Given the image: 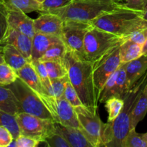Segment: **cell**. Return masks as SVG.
Wrapping results in <instances>:
<instances>
[{
  "label": "cell",
  "instance_id": "cell-1",
  "mask_svg": "<svg viewBox=\"0 0 147 147\" xmlns=\"http://www.w3.org/2000/svg\"><path fill=\"white\" fill-rule=\"evenodd\" d=\"M69 82L76 90L83 106L98 110L99 95L93 78V65L67 49L64 58Z\"/></svg>",
  "mask_w": 147,
  "mask_h": 147
},
{
  "label": "cell",
  "instance_id": "cell-2",
  "mask_svg": "<svg viewBox=\"0 0 147 147\" xmlns=\"http://www.w3.org/2000/svg\"><path fill=\"white\" fill-rule=\"evenodd\" d=\"M147 83V71L129 89L123 98L124 106L112 121L103 123L102 146L122 147V143L131 129V114L135 102Z\"/></svg>",
  "mask_w": 147,
  "mask_h": 147
},
{
  "label": "cell",
  "instance_id": "cell-3",
  "mask_svg": "<svg viewBox=\"0 0 147 147\" xmlns=\"http://www.w3.org/2000/svg\"><path fill=\"white\" fill-rule=\"evenodd\" d=\"M91 24L94 27L126 39L147 27V21L143 18L142 11L127 8L123 5L102 14Z\"/></svg>",
  "mask_w": 147,
  "mask_h": 147
},
{
  "label": "cell",
  "instance_id": "cell-4",
  "mask_svg": "<svg viewBox=\"0 0 147 147\" xmlns=\"http://www.w3.org/2000/svg\"><path fill=\"white\" fill-rule=\"evenodd\" d=\"M121 3L115 0H74L69 5L48 12L62 20H72L92 22L102 14L120 8Z\"/></svg>",
  "mask_w": 147,
  "mask_h": 147
},
{
  "label": "cell",
  "instance_id": "cell-5",
  "mask_svg": "<svg viewBox=\"0 0 147 147\" xmlns=\"http://www.w3.org/2000/svg\"><path fill=\"white\" fill-rule=\"evenodd\" d=\"M126 40L92 25L84 40L82 58L94 65Z\"/></svg>",
  "mask_w": 147,
  "mask_h": 147
},
{
  "label": "cell",
  "instance_id": "cell-6",
  "mask_svg": "<svg viewBox=\"0 0 147 147\" xmlns=\"http://www.w3.org/2000/svg\"><path fill=\"white\" fill-rule=\"evenodd\" d=\"M6 86L14 93L18 103L20 113L24 112L42 119L54 121L53 114L40 96L20 78H17L14 83Z\"/></svg>",
  "mask_w": 147,
  "mask_h": 147
},
{
  "label": "cell",
  "instance_id": "cell-7",
  "mask_svg": "<svg viewBox=\"0 0 147 147\" xmlns=\"http://www.w3.org/2000/svg\"><path fill=\"white\" fill-rule=\"evenodd\" d=\"M15 118L20 134L33 138L40 143L56 131L55 121L52 119H42L24 112L16 114Z\"/></svg>",
  "mask_w": 147,
  "mask_h": 147
},
{
  "label": "cell",
  "instance_id": "cell-8",
  "mask_svg": "<svg viewBox=\"0 0 147 147\" xmlns=\"http://www.w3.org/2000/svg\"><path fill=\"white\" fill-rule=\"evenodd\" d=\"M75 108L79 130L93 147L102 146L103 122L99 118L98 111H92L83 105Z\"/></svg>",
  "mask_w": 147,
  "mask_h": 147
},
{
  "label": "cell",
  "instance_id": "cell-9",
  "mask_svg": "<svg viewBox=\"0 0 147 147\" xmlns=\"http://www.w3.org/2000/svg\"><path fill=\"white\" fill-rule=\"evenodd\" d=\"M92 24L78 20H63L61 39L69 50L82 57V49L85 35Z\"/></svg>",
  "mask_w": 147,
  "mask_h": 147
},
{
  "label": "cell",
  "instance_id": "cell-10",
  "mask_svg": "<svg viewBox=\"0 0 147 147\" xmlns=\"http://www.w3.org/2000/svg\"><path fill=\"white\" fill-rule=\"evenodd\" d=\"M119 47L113 49L93 65V78L95 87L99 95L105 82L121 65Z\"/></svg>",
  "mask_w": 147,
  "mask_h": 147
},
{
  "label": "cell",
  "instance_id": "cell-11",
  "mask_svg": "<svg viewBox=\"0 0 147 147\" xmlns=\"http://www.w3.org/2000/svg\"><path fill=\"white\" fill-rule=\"evenodd\" d=\"M17 74L23 82L26 83L32 90H34L40 98L43 100L48 109L53 114L55 121V101L56 99L50 97L46 90L43 85L42 84L35 70L32 65L31 63L29 62L24 65L22 68L17 70Z\"/></svg>",
  "mask_w": 147,
  "mask_h": 147
},
{
  "label": "cell",
  "instance_id": "cell-12",
  "mask_svg": "<svg viewBox=\"0 0 147 147\" xmlns=\"http://www.w3.org/2000/svg\"><path fill=\"white\" fill-rule=\"evenodd\" d=\"M33 21L35 33L59 36L61 37L63 20L60 17L50 12L40 13Z\"/></svg>",
  "mask_w": 147,
  "mask_h": 147
},
{
  "label": "cell",
  "instance_id": "cell-13",
  "mask_svg": "<svg viewBox=\"0 0 147 147\" xmlns=\"http://www.w3.org/2000/svg\"><path fill=\"white\" fill-rule=\"evenodd\" d=\"M55 122L64 126L79 129L75 108L66 100L64 96L56 99L55 102Z\"/></svg>",
  "mask_w": 147,
  "mask_h": 147
},
{
  "label": "cell",
  "instance_id": "cell-14",
  "mask_svg": "<svg viewBox=\"0 0 147 147\" xmlns=\"http://www.w3.org/2000/svg\"><path fill=\"white\" fill-rule=\"evenodd\" d=\"M8 7V22L10 27L26 34L33 39L35 34L33 21L27 14L20 10Z\"/></svg>",
  "mask_w": 147,
  "mask_h": 147
},
{
  "label": "cell",
  "instance_id": "cell-15",
  "mask_svg": "<svg viewBox=\"0 0 147 147\" xmlns=\"http://www.w3.org/2000/svg\"><path fill=\"white\" fill-rule=\"evenodd\" d=\"M6 43L14 46L29 62L31 61L33 39L10 27L4 44Z\"/></svg>",
  "mask_w": 147,
  "mask_h": 147
},
{
  "label": "cell",
  "instance_id": "cell-16",
  "mask_svg": "<svg viewBox=\"0 0 147 147\" xmlns=\"http://www.w3.org/2000/svg\"><path fill=\"white\" fill-rule=\"evenodd\" d=\"M61 42L63 40L59 36L36 32L33 37L31 61L39 60L50 47Z\"/></svg>",
  "mask_w": 147,
  "mask_h": 147
},
{
  "label": "cell",
  "instance_id": "cell-17",
  "mask_svg": "<svg viewBox=\"0 0 147 147\" xmlns=\"http://www.w3.org/2000/svg\"><path fill=\"white\" fill-rule=\"evenodd\" d=\"M123 65L126 73L128 89H131L147 71V53L142 54L138 58Z\"/></svg>",
  "mask_w": 147,
  "mask_h": 147
},
{
  "label": "cell",
  "instance_id": "cell-18",
  "mask_svg": "<svg viewBox=\"0 0 147 147\" xmlns=\"http://www.w3.org/2000/svg\"><path fill=\"white\" fill-rule=\"evenodd\" d=\"M56 131L61 135L70 147H93L79 129L55 122Z\"/></svg>",
  "mask_w": 147,
  "mask_h": 147
},
{
  "label": "cell",
  "instance_id": "cell-19",
  "mask_svg": "<svg viewBox=\"0 0 147 147\" xmlns=\"http://www.w3.org/2000/svg\"><path fill=\"white\" fill-rule=\"evenodd\" d=\"M4 63L8 64L16 71L29 63L24 56L12 45L6 43L3 45L2 50Z\"/></svg>",
  "mask_w": 147,
  "mask_h": 147
},
{
  "label": "cell",
  "instance_id": "cell-20",
  "mask_svg": "<svg viewBox=\"0 0 147 147\" xmlns=\"http://www.w3.org/2000/svg\"><path fill=\"white\" fill-rule=\"evenodd\" d=\"M147 113V83L135 102L131 114V129H135Z\"/></svg>",
  "mask_w": 147,
  "mask_h": 147
},
{
  "label": "cell",
  "instance_id": "cell-21",
  "mask_svg": "<svg viewBox=\"0 0 147 147\" xmlns=\"http://www.w3.org/2000/svg\"><path fill=\"white\" fill-rule=\"evenodd\" d=\"M142 55V45L129 39L123 42L120 45L119 55L121 64L131 62Z\"/></svg>",
  "mask_w": 147,
  "mask_h": 147
},
{
  "label": "cell",
  "instance_id": "cell-22",
  "mask_svg": "<svg viewBox=\"0 0 147 147\" xmlns=\"http://www.w3.org/2000/svg\"><path fill=\"white\" fill-rule=\"evenodd\" d=\"M0 109L14 116L20 113L14 93L8 87L1 85H0Z\"/></svg>",
  "mask_w": 147,
  "mask_h": 147
},
{
  "label": "cell",
  "instance_id": "cell-23",
  "mask_svg": "<svg viewBox=\"0 0 147 147\" xmlns=\"http://www.w3.org/2000/svg\"><path fill=\"white\" fill-rule=\"evenodd\" d=\"M128 90L129 89H128V83H127L126 73H125L124 65L122 64L118 69L116 80H115V85L111 92L110 98L117 97L123 99Z\"/></svg>",
  "mask_w": 147,
  "mask_h": 147
},
{
  "label": "cell",
  "instance_id": "cell-24",
  "mask_svg": "<svg viewBox=\"0 0 147 147\" xmlns=\"http://www.w3.org/2000/svg\"><path fill=\"white\" fill-rule=\"evenodd\" d=\"M9 7L20 10L23 12L30 13L33 11L40 12V3L36 0H4Z\"/></svg>",
  "mask_w": 147,
  "mask_h": 147
},
{
  "label": "cell",
  "instance_id": "cell-25",
  "mask_svg": "<svg viewBox=\"0 0 147 147\" xmlns=\"http://www.w3.org/2000/svg\"><path fill=\"white\" fill-rule=\"evenodd\" d=\"M50 80L67 76L68 71L64 60H52L43 62Z\"/></svg>",
  "mask_w": 147,
  "mask_h": 147
},
{
  "label": "cell",
  "instance_id": "cell-26",
  "mask_svg": "<svg viewBox=\"0 0 147 147\" xmlns=\"http://www.w3.org/2000/svg\"><path fill=\"white\" fill-rule=\"evenodd\" d=\"M66 51H67V47H66L63 42H61L50 47L39 59V60L42 62L64 60Z\"/></svg>",
  "mask_w": 147,
  "mask_h": 147
},
{
  "label": "cell",
  "instance_id": "cell-27",
  "mask_svg": "<svg viewBox=\"0 0 147 147\" xmlns=\"http://www.w3.org/2000/svg\"><path fill=\"white\" fill-rule=\"evenodd\" d=\"M0 126L7 128L12 134L13 139H16L20 135V129L14 115L0 109Z\"/></svg>",
  "mask_w": 147,
  "mask_h": 147
},
{
  "label": "cell",
  "instance_id": "cell-28",
  "mask_svg": "<svg viewBox=\"0 0 147 147\" xmlns=\"http://www.w3.org/2000/svg\"><path fill=\"white\" fill-rule=\"evenodd\" d=\"M122 147H147L144 134L136 132L135 129H131L122 142Z\"/></svg>",
  "mask_w": 147,
  "mask_h": 147
},
{
  "label": "cell",
  "instance_id": "cell-29",
  "mask_svg": "<svg viewBox=\"0 0 147 147\" xmlns=\"http://www.w3.org/2000/svg\"><path fill=\"white\" fill-rule=\"evenodd\" d=\"M105 109L108 113V121L110 122L115 120L124 106L123 99L117 97H112L105 102Z\"/></svg>",
  "mask_w": 147,
  "mask_h": 147
},
{
  "label": "cell",
  "instance_id": "cell-30",
  "mask_svg": "<svg viewBox=\"0 0 147 147\" xmlns=\"http://www.w3.org/2000/svg\"><path fill=\"white\" fill-rule=\"evenodd\" d=\"M8 7L4 0L0 1V45L4 44L8 32Z\"/></svg>",
  "mask_w": 147,
  "mask_h": 147
},
{
  "label": "cell",
  "instance_id": "cell-31",
  "mask_svg": "<svg viewBox=\"0 0 147 147\" xmlns=\"http://www.w3.org/2000/svg\"><path fill=\"white\" fill-rule=\"evenodd\" d=\"M69 80L67 76L62 77L61 78L54 79L50 80V87L48 90V94L51 98L57 99L63 96L66 84Z\"/></svg>",
  "mask_w": 147,
  "mask_h": 147
},
{
  "label": "cell",
  "instance_id": "cell-32",
  "mask_svg": "<svg viewBox=\"0 0 147 147\" xmlns=\"http://www.w3.org/2000/svg\"><path fill=\"white\" fill-rule=\"evenodd\" d=\"M18 78L15 70L6 63L0 64V85L8 86L12 84Z\"/></svg>",
  "mask_w": 147,
  "mask_h": 147
},
{
  "label": "cell",
  "instance_id": "cell-33",
  "mask_svg": "<svg viewBox=\"0 0 147 147\" xmlns=\"http://www.w3.org/2000/svg\"><path fill=\"white\" fill-rule=\"evenodd\" d=\"M30 63H31L32 65L33 66V67L35 70L42 84L43 85V86L45 87L46 90H47V92H48L51 82H50V79L49 78L48 73L47 70H46L44 63L39 60H32V61H30Z\"/></svg>",
  "mask_w": 147,
  "mask_h": 147
},
{
  "label": "cell",
  "instance_id": "cell-34",
  "mask_svg": "<svg viewBox=\"0 0 147 147\" xmlns=\"http://www.w3.org/2000/svg\"><path fill=\"white\" fill-rule=\"evenodd\" d=\"M74 0H44L40 4V11L39 13L48 12L69 5Z\"/></svg>",
  "mask_w": 147,
  "mask_h": 147
},
{
  "label": "cell",
  "instance_id": "cell-35",
  "mask_svg": "<svg viewBox=\"0 0 147 147\" xmlns=\"http://www.w3.org/2000/svg\"><path fill=\"white\" fill-rule=\"evenodd\" d=\"M63 96H64L65 98H66V100L74 106V107H76V106L82 105V101H81L80 98H79L76 90H75L74 88L73 87V86L71 84L69 80L66 84Z\"/></svg>",
  "mask_w": 147,
  "mask_h": 147
},
{
  "label": "cell",
  "instance_id": "cell-36",
  "mask_svg": "<svg viewBox=\"0 0 147 147\" xmlns=\"http://www.w3.org/2000/svg\"><path fill=\"white\" fill-rule=\"evenodd\" d=\"M43 142L49 147H70L64 138L56 131L48 136Z\"/></svg>",
  "mask_w": 147,
  "mask_h": 147
},
{
  "label": "cell",
  "instance_id": "cell-37",
  "mask_svg": "<svg viewBox=\"0 0 147 147\" xmlns=\"http://www.w3.org/2000/svg\"><path fill=\"white\" fill-rule=\"evenodd\" d=\"M17 147H36L40 143L36 139L20 134L16 139Z\"/></svg>",
  "mask_w": 147,
  "mask_h": 147
},
{
  "label": "cell",
  "instance_id": "cell-38",
  "mask_svg": "<svg viewBox=\"0 0 147 147\" xmlns=\"http://www.w3.org/2000/svg\"><path fill=\"white\" fill-rule=\"evenodd\" d=\"M13 139L11 132L4 126H0V147H8Z\"/></svg>",
  "mask_w": 147,
  "mask_h": 147
},
{
  "label": "cell",
  "instance_id": "cell-39",
  "mask_svg": "<svg viewBox=\"0 0 147 147\" xmlns=\"http://www.w3.org/2000/svg\"><path fill=\"white\" fill-rule=\"evenodd\" d=\"M147 38V27L142 29V30H139L137 32L134 33L132 35L128 37L129 40H131V41L135 42L138 43V44L141 45H143V44L144 43L145 40Z\"/></svg>",
  "mask_w": 147,
  "mask_h": 147
},
{
  "label": "cell",
  "instance_id": "cell-40",
  "mask_svg": "<svg viewBox=\"0 0 147 147\" xmlns=\"http://www.w3.org/2000/svg\"><path fill=\"white\" fill-rule=\"evenodd\" d=\"M122 5L127 8L142 11L143 9V0H124Z\"/></svg>",
  "mask_w": 147,
  "mask_h": 147
},
{
  "label": "cell",
  "instance_id": "cell-41",
  "mask_svg": "<svg viewBox=\"0 0 147 147\" xmlns=\"http://www.w3.org/2000/svg\"><path fill=\"white\" fill-rule=\"evenodd\" d=\"M142 17L147 21V0H143Z\"/></svg>",
  "mask_w": 147,
  "mask_h": 147
},
{
  "label": "cell",
  "instance_id": "cell-42",
  "mask_svg": "<svg viewBox=\"0 0 147 147\" xmlns=\"http://www.w3.org/2000/svg\"><path fill=\"white\" fill-rule=\"evenodd\" d=\"M146 53H147V38L142 45V54H146Z\"/></svg>",
  "mask_w": 147,
  "mask_h": 147
},
{
  "label": "cell",
  "instance_id": "cell-43",
  "mask_svg": "<svg viewBox=\"0 0 147 147\" xmlns=\"http://www.w3.org/2000/svg\"><path fill=\"white\" fill-rule=\"evenodd\" d=\"M8 147H17L16 139H13L12 142L10 144V145H9Z\"/></svg>",
  "mask_w": 147,
  "mask_h": 147
},
{
  "label": "cell",
  "instance_id": "cell-44",
  "mask_svg": "<svg viewBox=\"0 0 147 147\" xmlns=\"http://www.w3.org/2000/svg\"><path fill=\"white\" fill-rule=\"evenodd\" d=\"M4 57H3V54L2 53H0V64L2 63H4Z\"/></svg>",
  "mask_w": 147,
  "mask_h": 147
},
{
  "label": "cell",
  "instance_id": "cell-45",
  "mask_svg": "<svg viewBox=\"0 0 147 147\" xmlns=\"http://www.w3.org/2000/svg\"><path fill=\"white\" fill-rule=\"evenodd\" d=\"M144 134V137H145V139H146V143H147V132L146 133Z\"/></svg>",
  "mask_w": 147,
  "mask_h": 147
},
{
  "label": "cell",
  "instance_id": "cell-46",
  "mask_svg": "<svg viewBox=\"0 0 147 147\" xmlns=\"http://www.w3.org/2000/svg\"><path fill=\"white\" fill-rule=\"evenodd\" d=\"M2 50H3V46L0 45V53H2Z\"/></svg>",
  "mask_w": 147,
  "mask_h": 147
},
{
  "label": "cell",
  "instance_id": "cell-47",
  "mask_svg": "<svg viewBox=\"0 0 147 147\" xmlns=\"http://www.w3.org/2000/svg\"><path fill=\"white\" fill-rule=\"evenodd\" d=\"M36 1H38V2H40V4H41V3L43 2V1H44V0H36Z\"/></svg>",
  "mask_w": 147,
  "mask_h": 147
},
{
  "label": "cell",
  "instance_id": "cell-48",
  "mask_svg": "<svg viewBox=\"0 0 147 147\" xmlns=\"http://www.w3.org/2000/svg\"><path fill=\"white\" fill-rule=\"evenodd\" d=\"M0 1H1V0H0Z\"/></svg>",
  "mask_w": 147,
  "mask_h": 147
}]
</instances>
